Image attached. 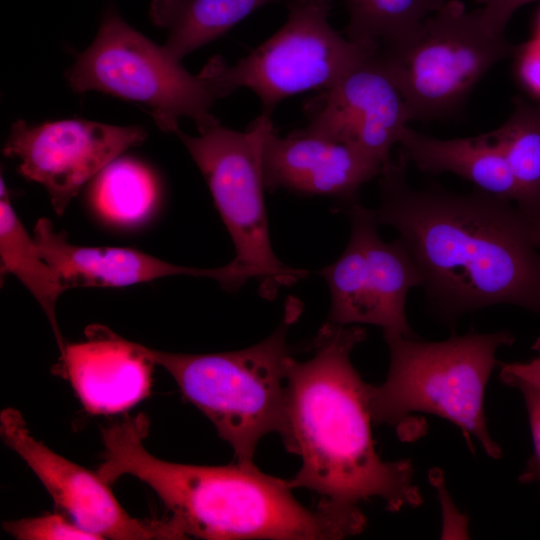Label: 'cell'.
I'll use <instances>...</instances> for the list:
<instances>
[{
  "mask_svg": "<svg viewBox=\"0 0 540 540\" xmlns=\"http://www.w3.org/2000/svg\"><path fill=\"white\" fill-rule=\"evenodd\" d=\"M532 349L536 355L528 362L499 363L500 380L511 387L528 386L540 391V337Z\"/></svg>",
  "mask_w": 540,
  "mask_h": 540,
  "instance_id": "obj_25",
  "label": "cell"
},
{
  "mask_svg": "<svg viewBox=\"0 0 540 540\" xmlns=\"http://www.w3.org/2000/svg\"><path fill=\"white\" fill-rule=\"evenodd\" d=\"M536 30H537V34H538V36L540 38V10H539L538 16H537Z\"/></svg>",
  "mask_w": 540,
  "mask_h": 540,
  "instance_id": "obj_29",
  "label": "cell"
},
{
  "mask_svg": "<svg viewBox=\"0 0 540 540\" xmlns=\"http://www.w3.org/2000/svg\"><path fill=\"white\" fill-rule=\"evenodd\" d=\"M0 434L35 473L56 506L97 539H186L170 518L131 517L97 471L69 461L36 440L18 410L6 408L1 412Z\"/></svg>",
  "mask_w": 540,
  "mask_h": 540,
  "instance_id": "obj_12",
  "label": "cell"
},
{
  "mask_svg": "<svg viewBox=\"0 0 540 540\" xmlns=\"http://www.w3.org/2000/svg\"><path fill=\"white\" fill-rule=\"evenodd\" d=\"M34 241L40 255L70 287H125L166 276L191 275L218 281L223 288H240L235 268L227 265L202 269L160 260L142 251L122 247H86L70 243L47 218L37 221Z\"/></svg>",
  "mask_w": 540,
  "mask_h": 540,
  "instance_id": "obj_16",
  "label": "cell"
},
{
  "mask_svg": "<svg viewBox=\"0 0 540 540\" xmlns=\"http://www.w3.org/2000/svg\"><path fill=\"white\" fill-rule=\"evenodd\" d=\"M400 152L419 170L449 172L475 188L516 203L518 190L500 149L485 134L471 138L438 139L406 127Z\"/></svg>",
  "mask_w": 540,
  "mask_h": 540,
  "instance_id": "obj_17",
  "label": "cell"
},
{
  "mask_svg": "<svg viewBox=\"0 0 540 540\" xmlns=\"http://www.w3.org/2000/svg\"><path fill=\"white\" fill-rule=\"evenodd\" d=\"M485 135L509 166L518 190L517 208L523 214L540 211V105L515 98L507 121Z\"/></svg>",
  "mask_w": 540,
  "mask_h": 540,
  "instance_id": "obj_20",
  "label": "cell"
},
{
  "mask_svg": "<svg viewBox=\"0 0 540 540\" xmlns=\"http://www.w3.org/2000/svg\"><path fill=\"white\" fill-rule=\"evenodd\" d=\"M523 215L529 224L532 240L536 247L540 249V211Z\"/></svg>",
  "mask_w": 540,
  "mask_h": 540,
  "instance_id": "obj_28",
  "label": "cell"
},
{
  "mask_svg": "<svg viewBox=\"0 0 540 540\" xmlns=\"http://www.w3.org/2000/svg\"><path fill=\"white\" fill-rule=\"evenodd\" d=\"M332 0H290L285 24L234 65L213 58L203 69L217 98L247 87L270 114L284 98L330 88L379 46L353 42L329 23Z\"/></svg>",
  "mask_w": 540,
  "mask_h": 540,
  "instance_id": "obj_8",
  "label": "cell"
},
{
  "mask_svg": "<svg viewBox=\"0 0 540 540\" xmlns=\"http://www.w3.org/2000/svg\"><path fill=\"white\" fill-rule=\"evenodd\" d=\"M262 161L265 188L332 196L344 204L357 200L361 186L384 166L348 144L302 129L281 137L273 126L264 139Z\"/></svg>",
  "mask_w": 540,
  "mask_h": 540,
  "instance_id": "obj_14",
  "label": "cell"
},
{
  "mask_svg": "<svg viewBox=\"0 0 540 540\" xmlns=\"http://www.w3.org/2000/svg\"><path fill=\"white\" fill-rule=\"evenodd\" d=\"M148 429L143 413L103 427V462L97 473L109 484L123 475L147 484L186 539H341L365 527L360 509L323 501L308 509L295 499L287 480L253 463L197 466L161 460L143 445Z\"/></svg>",
  "mask_w": 540,
  "mask_h": 540,
  "instance_id": "obj_3",
  "label": "cell"
},
{
  "mask_svg": "<svg viewBox=\"0 0 540 540\" xmlns=\"http://www.w3.org/2000/svg\"><path fill=\"white\" fill-rule=\"evenodd\" d=\"M410 121L402 90L377 50L326 89L302 130L348 144L385 165Z\"/></svg>",
  "mask_w": 540,
  "mask_h": 540,
  "instance_id": "obj_13",
  "label": "cell"
},
{
  "mask_svg": "<svg viewBox=\"0 0 540 540\" xmlns=\"http://www.w3.org/2000/svg\"><path fill=\"white\" fill-rule=\"evenodd\" d=\"M518 389L522 392L526 404L534 447L522 479L540 483V391L528 386H520Z\"/></svg>",
  "mask_w": 540,
  "mask_h": 540,
  "instance_id": "obj_24",
  "label": "cell"
},
{
  "mask_svg": "<svg viewBox=\"0 0 540 540\" xmlns=\"http://www.w3.org/2000/svg\"><path fill=\"white\" fill-rule=\"evenodd\" d=\"M399 152L380 173L379 225L393 227L423 276L433 312L446 323L495 305L540 315V249L512 201L475 188L415 189Z\"/></svg>",
  "mask_w": 540,
  "mask_h": 540,
  "instance_id": "obj_1",
  "label": "cell"
},
{
  "mask_svg": "<svg viewBox=\"0 0 540 540\" xmlns=\"http://www.w3.org/2000/svg\"><path fill=\"white\" fill-rule=\"evenodd\" d=\"M347 38L353 42L397 49L410 43L430 14L447 0H346Z\"/></svg>",
  "mask_w": 540,
  "mask_h": 540,
  "instance_id": "obj_21",
  "label": "cell"
},
{
  "mask_svg": "<svg viewBox=\"0 0 540 540\" xmlns=\"http://www.w3.org/2000/svg\"><path fill=\"white\" fill-rule=\"evenodd\" d=\"M390 363L386 380L369 385L372 422L399 425L413 412L445 418L476 437L486 453L501 456L491 437L484 412V394L498 363L496 353L513 344L509 331H469L442 341L384 334Z\"/></svg>",
  "mask_w": 540,
  "mask_h": 540,
  "instance_id": "obj_4",
  "label": "cell"
},
{
  "mask_svg": "<svg viewBox=\"0 0 540 540\" xmlns=\"http://www.w3.org/2000/svg\"><path fill=\"white\" fill-rule=\"evenodd\" d=\"M3 529L20 540H98L62 514H45L3 523Z\"/></svg>",
  "mask_w": 540,
  "mask_h": 540,
  "instance_id": "obj_23",
  "label": "cell"
},
{
  "mask_svg": "<svg viewBox=\"0 0 540 540\" xmlns=\"http://www.w3.org/2000/svg\"><path fill=\"white\" fill-rule=\"evenodd\" d=\"M517 75L525 88L540 98V49L521 45L517 54Z\"/></svg>",
  "mask_w": 540,
  "mask_h": 540,
  "instance_id": "obj_27",
  "label": "cell"
},
{
  "mask_svg": "<svg viewBox=\"0 0 540 540\" xmlns=\"http://www.w3.org/2000/svg\"><path fill=\"white\" fill-rule=\"evenodd\" d=\"M287 326L284 321L264 341L233 352L182 354L138 346L213 423L233 448L237 462L253 463L260 439L270 432L280 434L284 425L292 358Z\"/></svg>",
  "mask_w": 540,
  "mask_h": 540,
  "instance_id": "obj_5",
  "label": "cell"
},
{
  "mask_svg": "<svg viewBox=\"0 0 540 540\" xmlns=\"http://www.w3.org/2000/svg\"><path fill=\"white\" fill-rule=\"evenodd\" d=\"M0 186L1 274L17 277L35 297L50 322L61 353L65 342L57 324L55 307L67 287L40 255L34 238L27 234L11 205L3 179Z\"/></svg>",
  "mask_w": 540,
  "mask_h": 540,
  "instance_id": "obj_19",
  "label": "cell"
},
{
  "mask_svg": "<svg viewBox=\"0 0 540 540\" xmlns=\"http://www.w3.org/2000/svg\"><path fill=\"white\" fill-rule=\"evenodd\" d=\"M157 197L153 174L130 158H117L109 163L95 176L91 190L93 205L101 216L121 225L146 218Z\"/></svg>",
  "mask_w": 540,
  "mask_h": 540,
  "instance_id": "obj_22",
  "label": "cell"
},
{
  "mask_svg": "<svg viewBox=\"0 0 540 540\" xmlns=\"http://www.w3.org/2000/svg\"><path fill=\"white\" fill-rule=\"evenodd\" d=\"M272 126L270 114L262 113L245 131L216 124L198 136L180 129L175 132L204 176L232 238L235 257L231 262L246 281L256 279L268 297L307 275L305 270L284 265L270 242L262 156Z\"/></svg>",
  "mask_w": 540,
  "mask_h": 540,
  "instance_id": "obj_7",
  "label": "cell"
},
{
  "mask_svg": "<svg viewBox=\"0 0 540 540\" xmlns=\"http://www.w3.org/2000/svg\"><path fill=\"white\" fill-rule=\"evenodd\" d=\"M85 334V341L65 343L59 364L84 409L92 415H112L146 398L154 363L138 343L102 325L87 327Z\"/></svg>",
  "mask_w": 540,
  "mask_h": 540,
  "instance_id": "obj_15",
  "label": "cell"
},
{
  "mask_svg": "<svg viewBox=\"0 0 540 540\" xmlns=\"http://www.w3.org/2000/svg\"><path fill=\"white\" fill-rule=\"evenodd\" d=\"M520 46L482 25L478 10L447 0L417 36L397 49L379 48L405 97L411 120L446 118L463 107L480 79Z\"/></svg>",
  "mask_w": 540,
  "mask_h": 540,
  "instance_id": "obj_9",
  "label": "cell"
},
{
  "mask_svg": "<svg viewBox=\"0 0 540 540\" xmlns=\"http://www.w3.org/2000/svg\"><path fill=\"white\" fill-rule=\"evenodd\" d=\"M476 1L478 2L479 0H476Z\"/></svg>",
  "mask_w": 540,
  "mask_h": 540,
  "instance_id": "obj_30",
  "label": "cell"
},
{
  "mask_svg": "<svg viewBox=\"0 0 540 540\" xmlns=\"http://www.w3.org/2000/svg\"><path fill=\"white\" fill-rule=\"evenodd\" d=\"M66 77L76 92L100 91L141 104L165 132L175 134L182 117L191 118L199 132L219 124L210 112L218 98L205 71L189 73L113 9Z\"/></svg>",
  "mask_w": 540,
  "mask_h": 540,
  "instance_id": "obj_6",
  "label": "cell"
},
{
  "mask_svg": "<svg viewBox=\"0 0 540 540\" xmlns=\"http://www.w3.org/2000/svg\"><path fill=\"white\" fill-rule=\"evenodd\" d=\"M351 224L341 256L320 271L326 280L331 308L329 322L369 324L384 334L418 337L406 316L408 292L423 285V276L403 240L383 241L373 209L358 200L346 203Z\"/></svg>",
  "mask_w": 540,
  "mask_h": 540,
  "instance_id": "obj_10",
  "label": "cell"
},
{
  "mask_svg": "<svg viewBox=\"0 0 540 540\" xmlns=\"http://www.w3.org/2000/svg\"><path fill=\"white\" fill-rule=\"evenodd\" d=\"M537 0H479L483 5L478 10L484 28L494 35H504V30L515 11L525 4Z\"/></svg>",
  "mask_w": 540,
  "mask_h": 540,
  "instance_id": "obj_26",
  "label": "cell"
},
{
  "mask_svg": "<svg viewBox=\"0 0 540 540\" xmlns=\"http://www.w3.org/2000/svg\"><path fill=\"white\" fill-rule=\"evenodd\" d=\"M280 0H152L151 21L168 31L164 49L175 59L222 36L259 7Z\"/></svg>",
  "mask_w": 540,
  "mask_h": 540,
  "instance_id": "obj_18",
  "label": "cell"
},
{
  "mask_svg": "<svg viewBox=\"0 0 540 540\" xmlns=\"http://www.w3.org/2000/svg\"><path fill=\"white\" fill-rule=\"evenodd\" d=\"M364 338L361 327L329 322L309 359L291 358L280 435L286 449L300 457L301 468L287 483L346 509H359L360 502L372 498L391 511L414 508L422 497L410 460L384 461L374 446L369 384L350 359Z\"/></svg>",
  "mask_w": 540,
  "mask_h": 540,
  "instance_id": "obj_2",
  "label": "cell"
},
{
  "mask_svg": "<svg viewBox=\"0 0 540 540\" xmlns=\"http://www.w3.org/2000/svg\"><path fill=\"white\" fill-rule=\"evenodd\" d=\"M146 132L139 126H116L83 119L41 124L13 123L3 152L18 160L19 172L47 190L61 215L82 186Z\"/></svg>",
  "mask_w": 540,
  "mask_h": 540,
  "instance_id": "obj_11",
  "label": "cell"
}]
</instances>
